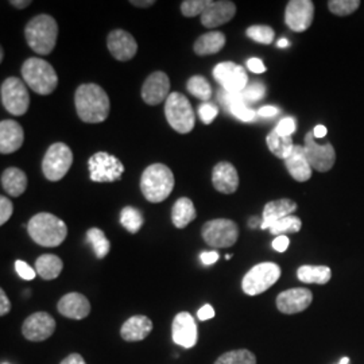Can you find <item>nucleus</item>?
<instances>
[{"label":"nucleus","mask_w":364,"mask_h":364,"mask_svg":"<svg viewBox=\"0 0 364 364\" xmlns=\"http://www.w3.org/2000/svg\"><path fill=\"white\" fill-rule=\"evenodd\" d=\"M74 106L79 118L85 123H101L110 115V98L98 84L80 85L74 93Z\"/></svg>","instance_id":"obj_1"},{"label":"nucleus","mask_w":364,"mask_h":364,"mask_svg":"<svg viewBox=\"0 0 364 364\" xmlns=\"http://www.w3.org/2000/svg\"><path fill=\"white\" fill-rule=\"evenodd\" d=\"M30 238L42 247H57L68 235V227L55 215L42 212L30 219L28 224Z\"/></svg>","instance_id":"obj_2"},{"label":"nucleus","mask_w":364,"mask_h":364,"mask_svg":"<svg viewBox=\"0 0 364 364\" xmlns=\"http://www.w3.org/2000/svg\"><path fill=\"white\" fill-rule=\"evenodd\" d=\"M28 45L40 56H47L56 47L58 25L50 15H37L25 28Z\"/></svg>","instance_id":"obj_3"},{"label":"nucleus","mask_w":364,"mask_h":364,"mask_svg":"<svg viewBox=\"0 0 364 364\" xmlns=\"http://www.w3.org/2000/svg\"><path fill=\"white\" fill-rule=\"evenodd\" d=\"M174 188L173 171L162 164H154L144 169L140 178V190L150 203H162Z\"/></svg>","instance_id":"obj_4"},{"label":"nucleus","mask_w":364,"mask_h":364,"mask_svg":"<svg viewBox=\"0 0 364 364\" xmlns=\"http://www.w3.org/2000/svg\"><path fill=\"white\" fill-rule=\"evenodd\" d=\"M25 83L38 95H50L58 85V76L55 68L45 59L33 57L22 65Z\"/></svg>","instance_id":"obj_5"},{"label":"nucleus","mask_w":364,"mask_h":364,"mask_svg":"<svg viewBox=\"0 0 364 364\" xmlns=\"http://www.w3.org/2000/svg\"><path fill=\"white\" fill-rule=\"evenodd\" d=\"M165 115L169 125L180 134L190 132L196 125V116L188 98L178 92H171L165 103Z\"/></svg>","instance_id":"obj_6"},{"label":"nucleus","mask_w":364,"mask_h":364,"mask_svg":"<svg viewBox=\"0 0 364 364\" xmlns=\"http://www.w3.org/2000/svg\"><path fill=\"white\" fill-rule=\"evenodd\" d=\"M280 277V267L277 263L263 262L252 267L243 277L241 289L247 295H262L275 285Z\"/></svg>","instance_id":"obj_7"},{"label":"nucleus","mask_w":364,"mask_h":364,"mask_svg":"<svg viewBox=\"0 0 364 364\" xmlns=\"http://www.w3.org/2000/svg\"><path fill=\"white\" fill-rule=\"evenodd\" d=\"M73 164V153L65 143L52 144L43 157L42 173L49 181H59L69 171Z\"/></svg>","instance_id":"obj_8"},{"label":"nucleus","mask_w":364,"mask_h":364,"mask_svg":"<svg viewBox=\"0 0 364 364\" xmlns=\"http://www.w3.org/2000/svg\"><path fill=\"white\" fill-rule=\"evenodd\" d=\"M201 235L210 247L228 249L238 241L239 228L232 220L215 219L204 224Z\"/></svg>","instance_id":"obj_9"},{"label":"nucleus","mask_w":364,"mask_h":364,"mask_svg":"<svg viewBox=\"0 0 364 364\" xmlns=\"http://www.w3.org/2000/svg\"><path fill=\"white\" fill-rule=\"evenodd\" d=\"M0 95L3 107L11 115L22 116L28 113L30 96L25 81L18 77H8L1 84Z\"/></svg>","instance_id":"obj_10"},{"label":"nucleus","mask_w":364,"mask_h":364,"mask_svg":"<svg viewBox=\"0 0 364 364\" xmlns=\"http://www.w3.org/2000/svg\"><path fill=\"white\" fill-rule=\"evenodd\" d=\"M91 180L93 182L119 181L125 173V165L115 155L100 152L88 161Z\"/></svg>","instance_id":"obj_11"},{"label":"nucleus","mask_w":364,"mask_h":364,"mask_svg":"<svg viewBox=\"0 0 364 364\" xmlns=\"http://www.w3.org/2000/svg\"><path fill=\"white\" fill-rule=\"evenodd\" d=\"M305 153L308 157L309 162L312 169L325 173L334 168L336 162V153L331 143L319 144L313 135V131L308 132L305 137V144H304Z\"/></svg>","instance_id":"obj_12"},{"label":"nucleus","mask_w":364,"mask_h":364,"mask_svg":"<svg viewBox=\"0 0 364 364\" xmlns=\"http://www.w3.org/2000/svg\"><path fill=\"white\" fill-rule=\"evenodd\" d=\"M215 80L227 92L240 93L247 88V73L234 62H220L213 69Z\"/></svg>","instance_id":"obj_13"},{"label":"nucleus","mask_w":364,"mask_h":364,"mask_svg":"<svg viewBox=\"0 0 364 364\" xmlns=\"http://www.w3.org/2000/svg\"><path fill=\"white\" fill-rule=\"evenodd\" d=\"M314 18V4L312 0H290L286 6L285 22L295 33L307 31Z\"/></svg>","instance_id":"obj_14"},{"label":"nucleus","mask_w":364,"mask_h":364,"mask_svg":"<svg viewBox=\"0 0 364 364\" xmlns=\"http://www.w3.org/2000/svg\"><path fill=\"white\" fill-rule=\"evenodd\" d=\"M56 331V320L46 312H37L28 316L22 325V334L30 341H43Z\"/></svg>","instance_id":"obj_15"},{"label":"nucleus","mask_w":364,"mask_h":364,"mask_svg":"<svg viewBox=\"0 0 364 364\" xmlns=\"http://www.w3.org/2000/svg\"><path fill=\"white\" fill-rule=\"evenodd\" d=\"M170 96V80L164 72L152 73L142 86V98L149 106H158Z\"/></svg>","instance_id":"obj_16"},{"label":"nucleus","mask_w":364,"mask_h":364,"mask_svg":"<svg viewBox=\"0 0 364 364\" xmlns=\"http://www.w3.org/2000/svg\"><path fill=\"white\" fill-rule=\"evenodd\" d=\"M313 295L307 288H295L282 292L277 297V308L283 314L301 313L310 307Z\"/></svg>","instance_id":"obj_17"},{"label":"nucleus","mask_w":364,"mask_h":364,"mask_svg":"<svg viewBox=\"0 0 364 364\" xmlns=\"http://www.w3.org/2000/svg\"><path fill=\"white\" fill-rule=\"evenodd\" d=\"M173 341L183 348H192L197 343V324L188 312L178 313L171 324Z\"/></svg>","instance_id":"obj_18"},{"label":"nucleus","mask_w":364,"mask_h":364,"mask_svg":"<svg viewBox=\"0 0 364 364\" xmlns=\"http://www.w3.org/2000/svg\"><path fill=\"white\" fill-rule=\"evenodd\" d=\"M107 46L118 61H130L138 52V43L126 30H113L108 35Z\"/></svg>","instance_id":"obj_19"},{"label":"nucleus","mask_w":364,"mask_h":364,"mask_svg":"<svg viewBox=\"0 0 364 364\" xmlns=\"http://www.w3.org/2000/svg\"><path fill=\"white\" fill-rule=\"evenodd\" d=\"M237 14V6L228 0H210L205 11L201 15V23L205 28H219L232 21Z\"/></svg>","instance_id":"obj_20"},{"label":"nucleus","mask_w":364,"mask_h":364,"mask_svg":"<svg viewBox=\"0 0 364 364\" xmlns=\"http://www.w3.org/2000/svg\"><path fill=\"white\" fill-rule=\"evenodd\" d=\"M212 183L215 189L224 195H232L238 190L239 174L229 162H219L212 173Z\"/></svg>","instance_id":"obj_21"},{"label":"nucleus","mask_w":364,"mask_h":364,"mask_svg":"<svg viewBox=\"0 0 364 364\" xmlns=\"http://www.w3.org/2000/svg\"><path fill=\"white\" fill-rule=\"evenodd\" d=\"M25 140L23 128L15 120H3L0 123V153L11 154L18 152Z\"/></svg>","instance_id":"obj_22"},{"label":"nucleus","mask_w":364,"mask_h":364,"mask_svg":"<svg viewBox=\"0 0 364 364\" xmlns=\"http://www.w3.org/2000/svg\"><path fill=\"white\" fill-rule=\"evenodd\" d=\"M57 309L64 317L72 320H83L91 313V304L85 295L69 293L58 301Z\"/></svg>","instance_id":"obj_23"},{"label":"nucleus","mask_w":364,"mask_h":364,"mask_svg":"<svg viewBox=\"0 0 364 364\" xmlns=\"http://www.w3.org/2000/svg\"><path fill=\"white\" fill-rule=\"evenodd\" d=\"M217 98L225 108L232 113L235 118H238L239 120L252 122L255 119L256 113L252 111L251 108L247 106L241 92L240 93H232V92H227L224 89H222L219 92Z\"/></svg>","instance_id":"obj_24"},{"label":"nucleus","mask_w":364,"mask_h":364,"mask_svg":"<svg viewBox=\"0 0 364 364\" xmlns=\"http://www.w3.org/2000/svg\"><path fill=\"white\" fill-rule=\"evenodd\" d=\"M295 210H297V203L290 198H280V200L267 203L263 210V220L261 228L270 229L275 222H278L283 217L292 216V213Z\"/></svg>","instance_id":"obj_25"},{"label":"nucleus","mask_w":364,"mask_h":364,"mask_svg":"<svg viewBox=\"0 0 364 364\" xmlns=\"http://www.w3.org/2000/svg\"><path fill=\"white\" fill-rule=\"evenodd\" d=\"M285 166L295 181H308L312 177V165L309 162L304 146H295L293 153L288 159H285Z\"/></svg>","instance_id":"obj_26"},{"label":"nucleus","mask_w":364,"mask_h":364,"mask_svg":"<svg viewBox=\"0 0 364 364\" xmlns=\"http://www.w3.org/2000/svg\"><path fill=\"white\" fill-rule=\"evenodd\" d=\"M153 331V322L146 316H132L120 328V336L125 341H140Z\"/></svg>","instance_id":"obj_27"},{"label":"nucleus","mask_w":364,"mask_h":364,"mask_svg":"<svg viewBox=\"0 0 364 364\" xmlns=\"http://www.w3.org/2000/svg\"><path fill=\"white\" fill-rule=\"evenodd\" d=\"M1 186L10 196H22L28 188V176L21 169H6L1 173Z\"/></svg>","instance_id":"obj_28"},{"label":"nucleus","mask_w":364,"mask_h":364,"mask_svg":"<svg viewBox=\"0 0 364 364\" xmlns=\"http://www.w3.org/2000/svg\"><path fill=\"white\" fill-rule=\"evenodd\" d=\"M225 45V35L222 31H210L197 38L195 53L197 56H210L219 53Z\"/></svg>","instance_id":"obj_29"},{"label":"nucleus","mask_w":364,"mask_h":364,"mask_svg":"<svg viewBox=\"0 0 364 364\" xmlns=\"http://www.w3.org/2000/svg\"><path fill=\"white\" fill-rule=\"evenodd\" d=\"M197 212L193 203L188 197L178 198L171 208V222L177 228H185L196 219Z\"/></svg>","instance_id":"obj_30"},{"label":"nucleus","mask_w":364,"mask_h":364,"mask_svg":"<svg viewBox=\"0 0 364 364\" xmlns=\"http://www.w3.org/2000/svg\"><path fill=\"white\" fill-rule=\"evenodd\" d=\"M62 267V261L53 254H43L35 262V271L45 280H56L61 274Z\"/></svg>","instance_id":"obj_31"},{"label":"nucleus","mask_w":364,"mask_h":364,"mask_svg":"<svg viewBox=\"0 0 364 364\" xmlns=\"http://www.w3.org/2000/svg\"><path fill=\"white\" fill-rule=\"evenodd\" d=\"M298 280L304 283L325 285L332 278V270L328 266H310L305 265L297 270Z\"/></svg>","instance_id":"obj_32"},{"label":"nucleus","mask_w":364,"mask_h":364,"mask_svg":"<svg viewBox=\"0 0 364 364\" xmlns=\"http://www.w3.org/2000/svg\"><path fill=\"white\" fill-rule=\"evenodd\" d=\"M267 146L270 152L280 159H288L293 153L295 143L292 137H282L275 130L267 135Z\"/></svg>","instance_id":"obj_33"},{"label":"nucleus","mask_w":364,"mask_h":364,"mask_svg":"<svg viewBox=\"0 0 364 364\" xmlns=\"http://www.w3.org/2000/svg\"><path fill=\"white\" fill-rule=\"evenodd\" d=\"M86 238H88V241L91 243V246H92V249H93V251L96 254L98 259H103L108 255V252L111 250V243H110L108 239L106 238V235L101 229H98V228L88 229Z\"/></svg>","instance_id":"obj_34"},{"label":"nucleus","mask_w":364,"mask_h":364,"mask_svg":"<svg viewBox=\"0 0 364 364\" xmlns=\"http://www.w3.org/2000/svg\"><path fill=\"white\" fill-rule=\"evenodd\" d=\"M215 364H256V356L249 350L228 351Z\"/></svg>","instance_id":"obj_35"},{"label":"nucleus","mask_w":364,"mask_h":364,"mask_svg":"<svg viewBox=\"0 0 364 364\" xmlns=\"http://www.w3.org/2000/svg\"><path fill=\"white\" fill-rule=\"evenodd\" d=\"M186 88L195 98H200L205 103H208V100H210L212 86H210V81L205 77H203V76L190 77L188 80Z\"/></svg>","instance_id":"obj_36"},{"label":"nucleus","mask_w":364,"mask_h":364,"mask_svg":"<svg viewBox=\"0 0 364 364\" xmlns=\"http://www.w3.org/2000/svg\"><path fill=\"white\" fill-rule=\"evenodd\" d=\"M120 223L130 234H137L143 225V215L134 207H126L120 213Z\"/></svg>","instance_id":"obj_37"},{"label":"nucleus","mask_w":364,"mask_h":364,"mask_svg":"<svg viewBox=\"0 0 364 364\" xmlns=\"http://www.w3.org/2000/svg\"><path fill=\"white\" fill-rule=\"evenodd\" d=\"M302 227V222L300 217L297 216H288V217H283L278 222H275L273 227L270 228V232L273 235H283V234H295L301 229Z\"/></svg>","instance_id":"obj_38"},{"label":"nucleus","mask_w":364,"mask_h":364,"mask_svg":"<svg viewBox=\"0 0 364 364\" xmlns=\"http://www.w3.org/2000/svg\"><path fill=\"white\" fill-rule=\"evenodd\" d=\"M246 35H247L249 38H251L252 41L262 43V45H270V43L274 41V38H275L274 30L270 28V26H263V25L251 26V28H247Z\"/></svg>","instance_id":"obj_39"},{"label":"nucleus","mask_w":364,"mask_h":364,"mask_svg":"<svg viewBox=\"0 0 364 364\" xmlns=\"http://www.w3.org/2000/svg\"><path fill=\"white\" fill-rule=\"evenodd\" d=\"M360 7L359 0H332L328 1V8L337 16H347L355 13Z\"/></svg>","instance_id":"obj_40"},{"label":"nucleus","mask_w":364,"mask_h":364,"mask_svg":"<svg viewBox=\"0 0 364 364\" xmlns=\"http://www.w3.org/2000/svg\"><path fill=\"white\" fill-rule=\"evenodd\" d=\"M210 0H185L181 3V13L186 18L203 15Z\"/></svg>","instance_id":"obj_41"},{"label":"nucleus","mask_w":364,"mask_h":364,"mask_svg":"<svg viewBox=\"0 0 364 364\" xmlns=\"http://www.w3.org/2000/svg\"><path fill=\"white\" fill-rule=\"evenodd\" d=\"M266 93V88L262 83H254V84L249 85L243 92V98L246 100V103L249 101H259L261 98H263Z\"/></svg>","instance_id":"obj_42"},{"label":"nucleus","mask_w":364,"mask_h":364,"mask_svg":"<svg viewBox=\"0 0 364 364\" xmlns=\"http://www.w3.org/2000/svg\"><path fill=\"white\" fill-rule=\"evenodd\" d=\"M217 113H219L217 107H216L215 104H212V103H204V104L200 106V108H198L200 119L203 120L204 125H210V123L215 120V118L217 116Z\"/></svg>","instance_id":"obj_43"},{"label":"nucleus","mask_w":364,"mask_h":364,"mask_svg":"<svg viewBox=\"0 0 364 364\" xmlns=\"http://www.w3.org/2000/svg\"><path fill=\"white\" fill-rule=\"evenodd\" d=\"M14 205L7 197H0V224L4 225L13 216Z\"/></svg>","instance_id":"obj_44"},{"label":"nucleus","mask_w":364,"mask_h":364,"mask_svg":"<svg viewBox=\"0 0 364 364\" xmlns=\"http://www.w3.org/2000/svg\"><path fill=\"white\" fill-rule=\"evenodd\" d=\"M15 270H16V273L19 274V277L22 280H34L35 275H37V271L28 266V263L23 262V261H16L15 262Z\"/></svg>","instance_id":"obj_45"},{"label":"nucleus","mask_w":364,"mask_h":364,"mask_svg":"<svg viewBox=\"0 0 364 364\" xmlns=\"http://www.w3.org/2000/svg\"><path fill=\"white\" fill-rule=\"evenodd\" d=\"M275 131L282 137H290L295 131V120L293 118H283L278 123Z\"/></svg>","instance_id":"obj_46"},{"label":"nucleus","mask_w":364,"mask_h":364,"mask_svg":"<svg viewBox=\"0 0 364 364\" xmlns=\"http://www.w3.org/2000/svg\"><path fill=\"white\" fill-rule=\"evenodd\" d=\"M289 244H290V240L286 237V235H280L274 239L273 241V249L275 251L285 252L289 249Z\"/></svg>","instance_id":"obj_47"},{"label":"nucleus","mask_w":364,"mask_h":364,"mask_svg":"<svg viewBox=\"0 0 364 364\" xmlns=\"http://www.w3.org/2000/svg\"><path fill=\"white\" fill-rule=\"evenodd\" d=\"M247 68L251 70L252 73H258V74L266 72L265 64H263L262 59H259V58H250V59L247 61Z\"/></svg>","instance_id":"obj_48"},{"label":"nucleus","mask_w":364,"mask_h":364,"mask_svg":"<svg viewBox=\"0 0 364 364\" xmlns=\"http://www.w3.org/2000/svg\"><path fill=\"white\" fill-rule=\"evenodd\" d=\"M11 310V302L8 300V297L4 293V290H0V316L4 317L6 314H8Z\"/></svg>","instance_id":"obj_49"},{"label":"nucleus","mask_w":364,"mask_h":364,"mask_svg":"<svg viewBox=\"0 0 364 364\" xmlns=\"http://www.w3.org/2000/svg\"><path fill=\"white\" fill-rule=\"evenodd\" d=\"M200 259H201L203 265L210 266L219 261V254L216 251H204L200 255Z\"/></svg>","instance_id":"obj_50"},{"label":"nucleus","mask_w":364,"mask_h":364,"mask_svg":"<svg viewBox=\"0 0 364 364\" xmlns=\"http://www.w3.org/2000/svg\"><path fill=\"white\" fill-rule=\"evenodd\" d=\"M197 317L200 322H207L215 317V310L210 305H204L203 308L197 312Z\"/></svg>","instance_id":"obj_51"},{"label":"nucleus","mask_w":364,"mask_h":364,"mask_svg":"<svg viewBox=\"0 0 364 364\" xmlns=\"http://www.w3.org/2000/svg\"><path fill=\"white\" fill-rule=\"evenodd\" d=\"M59 364H86L84 358L80 353H70L69 356H67Z\"/></svg>","instance_id":"obj_52"},{"label":"nucleus","mask_w":364,"mask_h":364,"mask_svg":"<svg viewBox=\"0 0 364 364\" xmlns=\"http://www.w3.org/2000/svg\"><path fill=\"white\" fill-rule=\"evenodd\" d=\"M278 113H280V110H278L277 107L266 106V107H262V108L258 111V115H259V116H263V118H273V116L278 115Z\"/></svg>","instance_id":"obj_53"},{"label":"nucleus","mask_w":364,"mask_h":364,"mask_svg":"<svg viewBox=\"0 0 364 364\" xmlns=\"http://www.w3.org/2000/svg\"><path fill=\"white\" fill-rule=\"evenodd\" d=\"M313 135H314V138H324L326 135V127L317 125L313 130Z\"/></svg>","instance_id":"obj_54"},{"label":"nucleus","mask_w":364,"mask_h":364,"mask_svg":"<svg viewBox=\"0 0 364 364\" xmlns=\"http://www.w3.org/2000/svg\"><path fill=\"white\" fill-rule=\"evenodd\" d=\"M10 3H11L13 6H15L16 8H26L28 6L31 4L30 0H11Z\"/></svg>","instance_id":"obj_55"},{"label":"nucleus","mask_w":364,"mask_h":364,"mask_svg":"<svg viewBox=\"0 0 364 364\" xmlns=\"http://www.w3.org/2000/svg\"><path fill=\"white\" fill-rule=\"evenodd\" d=\"M132 6H137V7H150V6H153L155 1L154 0H146V1H135V0H132V1H130Z\"/></svg>","instance_id":"obj_56"},{"label":"nucleus","mask_w":364,"mask_h":364,"mask_svg":"<svg viewBox=\"0 0 364 364\" xmlns=\"http://www.w3.org/2000/svg\"><path fill=\"white\" fill-rule=\"evenodd\" d=\"M290 45V42L286 40V38H280V41L277 42V46L280 47V49H283V47H288Z\"/></svg>","instance_id":"obj_57"},{"label":"nucleus","mask_w":364,"mask_h":364,"mask_svg":"<svg viewBox=\"0 0 364 364\" xmlns=\"http://www.w3.org/2000/svg\"><path fill=\"white\" fill-rule=\"evenodd\" d=\"M258 222H259V219H258V217H252V219H250V223H249V225H250L251 228H254V227H256V225H258Z\"/></svg>","instance_id":"obj_58"},{"label":"nucleus","mask_w":364,"mask_h":364,"mask_svg":"<svg viewBox=\"0 0 364 364\" xmlns=\"http://www.w3.org/2000/svg\"><path fill=\"white\" fill-rule=\"evenodd\" d=\"M339 364H350V359H348V358H343V359L339 362Z\"/></svg>","instance_id":"obj_59"},{"label":"nucleus","mask_w":364,"mask_h":364,"mask_svg":"<svg viewBox=\"0 0 364 364\" xmlns=\"http://www.w3.org/2000/svg\"><path fill=\"white\" fill-rule=\"evenodd\" d=\"M3 364H6V363H3Z\"/></svg>","instance_id":"obj_60"}]
</instances>
